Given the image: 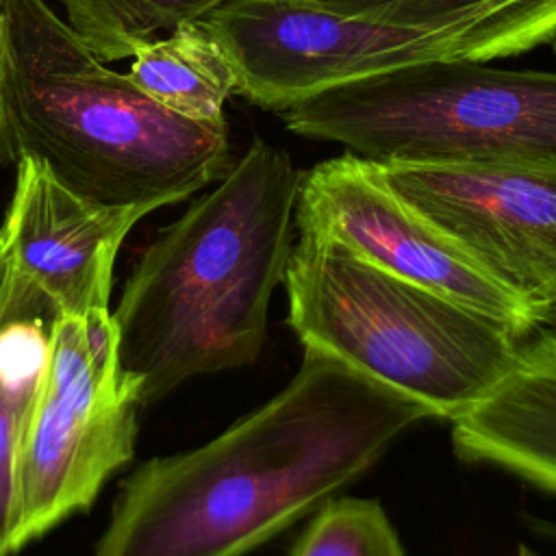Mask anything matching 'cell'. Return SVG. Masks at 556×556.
Segmentation results:
<instances>
[{"mask_svg": "<svg viewBox=\"0 0 556 556\" xmlns=\"http://www.w3.org/2000/svg\"><path fill=\"white\" fill-rule=\"evenodd\" d=\"M430 417L421 402L304 350L271 400L193 450L139 465L96 556H245L361 480Z\"/></svg>", "mask_w": 556, "mask_h": 556, "instance_id": "1", "label": "cell"}, {"mask_svg": "<svg viewBox=\"0 0 556 556\" xmlns=\"http://www.w3.org/2000/svg\"><path fill=\"white\" fill-rule=\"evenodd\" d=\"M300 180L285 150L254 139L132 265L111 315L119 374L139 406L258 358L293 245Z\"/></svg>", "mask_w": 556, "mask_h": 556, "instance_id": "2", "label": "cell"}, {"mask_svg": "<svg viewBox=\"0 0 556 556\" xmlns=\"http://www.w3.org/2000/svg\"><path fill=\"white\" fill-rule=\"evenodd\" d=\"M33 156L70 189L152 211L232 165L226 117L198 122L111 70L43 0L0 9V167Z\"/></svg>", "mask_w": 556, "mask_h": 556, "instance_id": "3", "label": "cell"}, {"mask_svg": "<svg viewBox=\"0 0 556 556\" xmlns=\"http://www.w3.org/2000/svg\"><path fill=\"white\" fill-rule=\"evenodd\" d=\"M304 350L343 361L454 421L508 376L517 334L443 293L387 274L343 243L298 232L285 271Z\"/></svg>", "mask_w": 556, "mask_h": 556, "instance_id": "4", "label": "cell"}, {"mask_svg": "<svg viewBox=\"0 0 556 556\" xmlns=\"http://www.w3.org/2000/svg\"><path fill=\"white\" fill-rule=\"evenodd\" d=\"M278 115L291 132L378 165L556 167V72L434 61L319 91Z\"/></svg>", "mask_w": 556, "mask_h": 556, "instance_id": "5", "label": "cell"}, {"mask_svg": "<svg viewBox=\"0 0 556 556\" xmlns=\"http://www.w3.org/2000/svg\"><path fill=\"white\" fill-rule=\"evenodd\" d=\"M200 24L228 54L239 89L280 113L319 91L434 61H495L552 43L556 0H513L450 24L345 17L306 0H228Z\"/></svg>", "mask_w": 556, "mask_h": 556, "instance_id": "6", "label": "cell"}, {"mask_svg": "<svg viewBox=\"0 0 556 556\" xmlns=\"http://www.w3.org/2000/svg\"><path fill=\"white\" fill-rule=\"evenodd\" d=\"M139 402L117 365L113 315H54L17 443L15 552L87 510L135 454Z\"/></svg>", "mask_w": 556, "mask_h": 556, "instance_id": "7", "label": "cell"}, {"mask_svg": "<svg viewBox=\"0 0 556 556\" xmlns=\"http://www.w3.org/2000/svg\"><path fill=\"white\" fill-rule=\"evenodd\" d=\"M295 230L343 243L374 267L467 304L521 334L536 311L408 206L378 163L352 152L302 174Z\"/></svg>", "mask_w": 556, "mask_h": 556, "instance_id": "8", "label": "cell"}, {"mask_svg": "<svg viewBox=\"0 0 556 556\" xmlns=\"http://www.w3.org/2000/svg\"><path fill=\"white\" fill-rule=\"evenodd\" d=\"M389 187L536 313L556 304V167L389 163Z\"/></svg>", "mask_w": 556, "mask_h": 556, "instance_id": "9", "label": "cell"}, {"mask_svg": "<svg viewBox=\"0 0 556 556\" xmlns=\"http://www.w3.org/2000/svg\"><path fill=\"white\" fill-rule=\"evenodd\" d=\"M150 213L148 206L91 200L33 156L15 161L0 226L13 271V308L50 319L109 313L117 252Z\"/></svg>", "mask_w": 556, "mask_h": 556, "instance_id": "10", "label": "cell"}, {"mask_svg": "<svg viewBox=\"0 0 556 556\" xmlns=\"http://www.w3.org/2000/svg\"><path fill=\"white\" fill-rule=\"evenodd\" d=\"M452 447L465 463L556 495V304L517 334L513 369L497 389L452 421Z\"/></svg>", "mask_w": 556, "mask_h": 556, "instance_id": "11", "label": "cell"}, {"mask_svg": "<svg viewBox=\"0 0 556 556\" xmlns=\"http://www.w3.org/2000/svg\"><path fill=\"white\" fill-rule=\"evenodd\" d=\"M130 59V80L154 102L189 119H224V104L239 89L228 54L200 22L146 41Z\"/></svg>", "mask_w": 556, "mask_h": 556, "instance_id": "12", "label": "cell"}, {"mask_svg": "<svg viewBox=\"0 0 556 556\" xmlns=\"http://www.w3.org/2000/svg\"><path fill=\"white\" fill-rule=\"evenodd\" d=\"M48 326V317L13 313L0 330V556L15 554L17 443L39 380Z\"/></svg>", "mask_w": 556, "mask_h": 556, "instance_id": "13", "label": "cell"}, {"mask_svg": "<svg viewBox=\"0 0 556 556\" xmlns=\"http://www.w3.org/2000/svg\"><path fill=\"white\" fill-rule=\"evenodd\" d=\"M228 0H61L67 24L104 61H122L150 39L200 22Z\"/></svg>", "mask_w": 556, "mask_h": 556, "instance_id": "14", "label": "cell"}, {"mask_svg": "<svg viewBox=\"0 0 556 556\" xmlns=\"http://www.w3.org/2000/svg\"><path fill=\"white\" fill-rule=\"evenodd\" d=\"M291 556H404V547L378 500L330 497L315 510Z\"/></svg>", "mask_w": 556, "mask_h": 556, "instance_id": "15", "label": "cell"}, {"mask_svg": "<svg viewBox=\"0 0 556 556\" xmlns=\"http://www.w3.org/2000/svg\"><path fill=\"white\" fill-rule=\"evenodd\" d=\"M345 17L402 26H439L513 0H306Z\"/></svg>", "mask_w": 556, "mask_h": 556, "instance_id": "16", "label": "cell"}, {"mask_svg": "<svg viewBox=\"0 0 556 556\" xmlns=\"http://www.w3.org/2000/svg\"><path fill=\"white\" fill-rule=\"evenodd\" d=\"M13 315V271L0 239V330Z\"/></svg>", "mask_w": 556, "mask_h": 556, "instance_id": "17", "label": "cell"}, {"mask_svg": "<svg viewBox=\"0 0 556 556\" xmlns=\"http://www.w3.org/2000/svg\"><path fill=\"white\" fill-rule=\"evenodd\" d=\"M526 523L536 536L556 543V521H547L541 517H526Z\"/></svg>", "mask_w": 556, "mask_h": 556, "instance_id": "18", "label": "cell"}, {"mask_svg": "<svg viewBox=\"0 0 556 556\" xmlns=\"http://www.w3.org/2000/svg\"><path fill=\"white\" fill-rule=\"evenodd\" d=\"M517 556H539L534 549H530L528 545H523V543H519V547H517Z\"/></svg>", "mask_w": 556, "mask_h": 556, "instance_id": "19", "label": "cell"}, {"mask_svg": "<svg viewBox=\"0 0 556 556\" xmlns=\"http://www.w3.org/2000/svg\"><path fill=\"white\" fill-rule=\"evenodd\" d=\"M552 48H554V56H556V37L552 39Z\"/></svg>", "mask_w": 556, "mask_h": 556, "instance_id": "20", "label": "cell"}, {"mask_svg": "<svg viewBox=\"0 0 556 556\" xmlns=\"http://www.w3.org/2000/svg\"><path fill=\"white\" fill-rule=\"evenodd\" d=\"M2 2H4V0H0V9H2Z\"/></svg>", "mask_w": 556, "mask_h": 556, "instance_id": "21", "label": "cell"}]
</instances>
